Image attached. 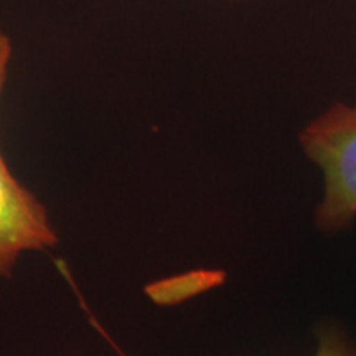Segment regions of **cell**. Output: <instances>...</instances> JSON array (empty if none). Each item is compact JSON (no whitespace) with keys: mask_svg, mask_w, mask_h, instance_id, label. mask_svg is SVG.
Listing matches in <instances>:
<instances>
[{"mask_svg":"<svg viewBox=\"0 0 356 356\" xmlns=\"http://www.w3.org/2000/svg\"><path fill=\"white\" fill-rule=\"evenodd\" d=\"M231 2H239V0H231Z\"/></svg>","mask_w":356,"mask_h":356,"instance_id":"5b68a950","label":"cell"},{"mask_svg":"<svg viewBox=\"0 0 356 356\" xmlns=\"http://www.w3.org/2000/svg\"><path fill=\"white\" fill-rule=\"evenodd\" d=\"M314 356H356V340L343 328L327 325L317 335V350Z\"/></svg>","mask_w":356,"mask_h":356,"instance_id":"3957f363","label":"cell"},{"mask_svg":"<svg viewBox=\"0 0 356 356\" xmlns=\"http://www.w3.org/2000/svg\"><path fill=\"white\" fill-rule=\"evenodd\" d=\"M58 243L40 200L17 180L0 152V277H8L20 254Z\"/></svg>","mask_w":356,"mask_h":356,"instance_id":"7a4b0ae2","label":"cell"},{"mask_svg":"<svg viewBox=\"0 0 356 356\" xmlns=\"http://www.w3.org/2000/svg\"><path fill=\"white\" fill-rule=\"evenodd\" d=\"M12 58V42L8 38V35L0 29V96H2L3 84L7 79V71L8 63H10Z\"/></svg>","mask_w":356,"mask_h":356,"instance_id":"277c9868","label":"cell"},{"mask_svg":"<svg viewBox=\"0 0 356 356\" xmlns=\"http://www.w3.org/2000/svg\"><path fill=\"white\" fill-rule=\"evenodd\" d=\"M302 150L323 173L315 221L325 233L346 229L356 218V101L337 102L307 124Z\"/></svg>","mask_w":356,"mask_h":356,"instance_id":"6da1fadb","label":"cell"}]
</instances>
